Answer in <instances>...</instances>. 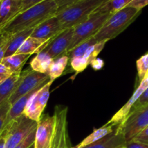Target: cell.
Returning <instances> with one entry per match:
<instances>
[{
	"instance_id": "cell-26",
	"label": "cell",
	"mask_w": 148,
	"mask_h": 148,
	"mask_svg": "<svg viewBox=\"0 0 148 148\" xmlns=\"http://www.w3.org/2000/svg\"><path fill=\"white\" fill-rule=\"evenodd\" d=\"M107 42V40L99 41L97 42L96 44L90 46V47L87 49V51H86V53H84V55L83 56L86 59L89 64H90L93 60L97 59V56H98L99 53H100V51L102 50L103 48L104 47V45L106 44Z\"/></svg>"
},
{
	"instance_id": "cell-8",
	"label": "cell",
	"mask_w": 148,
	"mask_h": 148,
	"mask_svg": "<svg viewBox=\"0 0 148 148\" xmlns=\"http://www.w3.org/2000/svg\"><path fill=\"white\" fill-rule=\"evenodd\" d=\"M148 126V103L131 111L123 123L118 125L124 135L126 143L133 140Z\"/></svg>"
},
{
	"instance_id": "cell-21",
	"label": "cell",
	"mask_w": 148,
	"mask_h": 148,
	"mask_svg": "<svg viewBox=\"0 0 148 148\" xmlns=\"http://www.w3.org/2000/svg\"><path fill=\"white\" fill-rule=\"evenodd\" d=\"M133 0H106L93 13L113 14L125 8Z\"/></svg>"
},
{
	"instance_id": "cell-2",
	"label": "cell",
	"mask_w": 148,
	"mask_h": 148,
	"mask_svg": "<svg viewBox=\"0 0 148 148\" xmlns=\"http://www.w3.org/2000/svg\"><path fill=\"white\" fill-rule=\"evenodd\" d=\"M106 0H78L58 10L55 16L62 30L73 28L86 20Z\"/></svg>"
},
{
	"instance_id": "cell-31",
	"label": "cell",
	"mask_w": 148,
	"mask_h": 148,
	"mask_svg": "<svg viewBox=\"0 0 148 148\" xmlns=\"http://www.w3.org/2000/svg\"><path fill=\"white\" fill-rule=\"evenodd\" d=\"M36 130L32 131L30 134H28L27 137L20 143H19L16 147L14 148H30L34 144L35 142V136H36Z\"/></svg>"
},
{
	"instance_id": "cell-34",
	"label": "cell",
	"mask_w": 148,
	"mask_h": 148,
	"mask_svg": "<svg viewBox=\"0 0 148 148\" xmlns=\"http://www.w3.org/2000/svg\"><path fill=\"white\" fill-rule=\"evenodd\" d=\"M131 140L148 145V126L143 129L139 134H136Z\"/></svg>"
},
{
	"instance_id": "cell-30",
	"label": "cell",
	"mask_w": 148,
	"mask_h": 148,
	"mask_svg": "<svg viewBox=\"0 0 148 148\" xmlns=\"http://www.w3.org/2000/svg\"><path fill=\"white\" fill-rule=\"evenodd\" d=\"M71 65L74 71L76 72H81L84 71L89 64L84 56H78L71 59Z\"/></svg>"
},
{
	"instance_id": "cell-44",
	"label": "cell",
	"mask_w": 148,
	"mask_h": 148,
	"mask_svg": "<svg viewBox=\"0 0 148 148\" xmlns=\"http://www.w3.org/2000/svg\"><path fill=\"white\" fill-rule=\"evenodd\" d=\"M0 31H1V30H0Z\"/></svg>"
},
{
	"instance_id": "cell-5",
	"label": "cell",
	"mask_w": 148,
	"mask_h": 148,
	"mask_svg": "<svg viewBox=\"0 0 148 148\" xmlns=\"http://www.w3.org/2000/svg\"><path fill=\"white\" fill-rule=\"evenodd\" d=\"M38 122L23 114L10 123L3 130L7 134L6 148H14L36 130Z\"/></svg>"
},
{
	"instance_id": "cell-28",
	"label": "cell",
	"mask_w": 148,
	"mask_h": 148,
	"mask_svg": "<svg viewBox=\"0 0 148 148\" xmlns=\"http://www.w3.org/2000/svg\"><path fill=\"white\" fill-rule=\"evenodd\" d=\"M12 33L7 32H1L0 33V64L2 62L5 56L6 51L9 46Z\"/></svg>"
},
{
	"instance_id": "cell-35",
	"label": "cell",
	"mask_w": 148,
	"mask_h": 148,
	"mask_svg": "<svg viewBox=\"0 0 148 148\" xmlns=\"http://www.w3.org/2000/svg\"><path fill=\"white\" fill-rule=\"evenodd\" d=\"M44 1H45V0H22L21 12Z\"/></svg>"
},
{
	"instance_id": "cell-23",
	"label": "cell",
	"mask_w": 148,
	"mask_h": 148,
	"mask_svg": "<svg viewBox=\"0 0 148 148\" xmlns=\"http://www.w3.org/2000/svg\"><path fill=\"white\" fill-rule=\"evenodd\" d=\"M20 73H13L7 80L0 85V105L9 99L18 84Z\"/></svg>"
},
{
	"instance_id": "cell-33",
	"label": "cell",
	"mask_w": 148,
	"mask_h": 148,
	"mask_svg": "<svg viewBox=\"0 0 148 148\" xmlns=\"http://www.w3.org/2000/svg\"><path fill=\"white\" fill-rule=\"evenodd\" d=\"M12 74L13 72L8 67L3 64H0V85L7 80L12 75Z\"/></svg>"
},
{
	"instance_id": "cell-14",
	"label": "cell",
	"mask_w": 148,
	"mask_h": 148,
	"mask_svg": "<svg viewBox=\"0 0 148 148\" xmlns=\"http://www.w3.org/2000/svg\"><path fill=\"white\" fill-rule=\"evenodd\" d=\"M126 141L121 130L118 126L112 132L101 140L84 148H124Z\"/></svg>"
},
{
	"instance_id": "cell-9",
	"label": "cell",
	"mask_w": 148,
	"mask_h": 148,
	"mask_svg": "<svg viewBox=\"0 0 148 148\" xmlns=\"http://www.w3.org/2000/svg\"><path fill=\"white\" fill-rule=\"evenodd\" d=\"M52 82L53 81L49 80L30 97L23 112L26 116L37 122L39 121L47 104Z\"/></svg>"
},
{
	"instance_id": "cell-32",
	"label": "cell",
	"mask_w": 148,
	"mask_h": 148,
	"mask_svg": "<svg viewBox=\"0 0 148 148\" xmlns=\"http://www.w3.org/2000/svg\"><path fill=\"white\" fill-rule=\"evenodd\" d=\"M147 103H148V88L145 90V92L139 96V98H138L137 101L135 102V103L133 104V106H132L131 111H133V110L135 109H137V108L146 105ZM129 114H130V113H129Z\"/></svg>"
},
{
	"instance_id": "cell-10",
	"label": "cell",
	"mask_w": 148,
	"mask_h": 148,
	"mask_svg": "<svg viewBox=\"0 0 148 148\" xmlns=\"http://www.w3.org/2000/svg\"><path fill=\"white\" fill-rule=\"evenodd\" d=\"M54 116L42 114L38 121L35 136L34 148H50L53 136Z\"/></svg>"
},
{
	"instance_id": "cell-38",
	"label": "cell",
	"mask_w": 148,
	"mask_h": 148,
	"mask_svg": "<svg viewBox=\"0 0 148 148\" xmlns=\"http://www.w3.org/2000/svg\"><path fill=\"white\" fill-rule=\"evenodd\" d=\"M58 7V10H60L65 7H68L70 4L78 1V0H54Z\"/></svg>"
},
{
	"instance_id": "cell-16",
	"label": "cell",
	"mask_w": 148,
	"mask_h": 148,
	"mask_svg": "<svg viewBox=\"0 0 148 148\" xmlns=\"http://www.w3.org/2000/svg\"><path fill=\"white\" fill-rule=\"evenodd\" d=\"M48 81V82H49ZM46 82H44L42 85H39V87L34 89L33 90L30 91V92L27 93L26 95H23L21 98H19L16 102H15L12 105L11 108H10V111H9L8 116H7V120H6L5 125H4V127H7L9 124H10L11 121H12L13 120H15V119L18 118L19 116H22L23 114V112H24L25 108H26V105H27V103L28 102L29 99L30 98V97L35 93L37 90H39L42 86L45 85Z\"/></svg>"
},
{
	"instance_id": "cell-24",
	"label": "cell",
	"mask_w": 148,
	"mask_h": 148,
	"mask_svg": "<svg viewBox=\"0 0 148 148\" xmlns=\"http://www.w3.org/2000/svg\"><path fill=\"white\" fill-rule=\"evenodd\" d=\"M68 61H69V58L66 55H62L54 59L47 74L50 80L54 81L62 75L64 70L66 68Z\"/></svg>"
},
{
	"instance_id": "cell-3",
	"label": "cell",
	"mask_w": 148,
	"mask_h": 148,
	"mask_svg": "<svg viewBox=\"0 0 148 148\" xmlns=\"http://www.w3.org/2000/svg\"><path fill=\"white\" fill-rule=\"evenodd\" d=\"M141 10L127 6L120 11L111 14L102 27L94 36L97 41H103L114 38L136 18Z\"/></svg>"
},
{
	"instance_id": "cell-15",
	"label": "cell",
	"mask_w": 148,
	"mask_h": 148,
	"mask_svg": "<svg viewBox=\"0 0 148 148\" xmlns=\"http://www.w3.org/2000/svg\"><path fill=\"white\" fill-rule=\"evenodd\" d=\"M21 10L22 0H0V30Z\"/></svg>"
},
{
	"instance_id": "cell-12",
	"label": "cell",
	"mask_w": 148,
	"mask_h": 148,
	"mask_svg": "<svg viewBox=\"0 0 148 148\" xmlns=\"http://www.w3.org/2000/svg\"><path fill=\"white\" fill-rule=\"evenodd\" d=\"M148 88V72H147L146 75L145 76L144 79L139 83V87L136 89V90L134 91L133 94L132 95V96L131 97L130 99L128 101V102L113 116L111 118V119L107 123V124H110V125L113 126V127H116V126L119 125L121 123H123L124 121V120L126 119V117L128 116V115L129 114V113L131 112V110L132 106H133V104L135 103L136 101H137L138 98H139L141 95L145 91V90Z\"/></svg>"
},
{
	"instance_id": "cell-25",
	"label": "cell",
	"mask_w": 148,
	"mask_h": 148,
	"mask_svg": "<svg viewBox=\"0 0 148 148\" xmlns=\"http://www.w3.org/2000/svg\"><path fill=\"white\" fill-rule=\"evenodd\" d=\"M97 42L98 41H97L94 37H91L90 38H89L88 40H85V41L82 42V43H81L80 44H78V46H76L75 48H73L72 50H71L70 51H68V53H66L64 55L68 56V58H69V60H71V59H73V58L74 57L83 56L84 55V53H86V51H87V49H88L90 46L96 44Z\"/></svg>"
},
{
	"instance_id": "cell-7",
	"label": "cell",
	"mask_w": 148,
	"mask_h": 148,
	"mask_svg": "<svg viewBox=\"0 0 148 148\" xmlns=\"http://www.w3.org/2000/svg\"><path fill=\"white\" fill-rule=\"evenodd\" d=\"M49 80H50V79L49 75L46 74L40 73L31 69L22 71L18 84L11 96L9 98V101L12 105L22 96L26 95L30 91L36 89L39 85Z\"/></svg>"
},
{
	"instance_id": "cell-40",
	"label": "cell",
	"mask_w": 148,
	"mask_h": 148,
	"mask_svg": "<svg viewBox=\"0 0 148 148\" xmlns=\"http://www.w3.org/2000/svg\"><path fill=\"white\" fill-rule=\"evenodd\" d=\"M7 143V134L5 130H3L0 134V148H6Z\"/></svg>"
},
{
	"instance_id": "cell-43",
	"label": "cell",
	"mask_w": 148,
	"mask_h": 148,
	"mask_svg": "<svg viewBox=\"0 0 148 148\" xmlns=\"http://www.w3.org/2000/svg\"><path fill=\"white\" fill-rule=\"evenodd\" d=\"M1 31H0V33H1Z\"/></svg>"
},
{
	"instance_id": "cell-37",
	"label": "cell",
	"mask_w": 148,
	"mask_h": 148,
	"mask_svg": "<svg viewBox=\"0 0 148 148\" xmlns=\"http://www.w3.org/2000/svg\"><path fill=\"white\" fill-rule=\"evenodd\" d=\"M124 148H148V145L143 144L134 140H131L126 143Z\"/></svg>"
},
{
	"instance_id": "cell-36",
	"label": "cell",
	"mask_w": 148,
	"mask_h": 148,
	"mask_svg": "<svg viewBox=\"0 0 148 148\" xmlns=\"http://www.w3.org/2000/svg\"><path fill=\"white\" fill-rule=\"evenodd\" d=\"M147 5H148V0H133L128 6L142 10V9Z\"/></svg>"
},
{
	"instance_id": "cell-41",
	"label": "cell",
	"mask_w": 148,
	"mask_h": 148,
	"mask_svg": "<svg viewBox=\"0 0 148 148\" xmlns=\"http://www.w3.org/2000/svg\"><path fill=\"white\" fill-rule=\"evenodd\" d=\"M30 148H34V144H33V145H32V146H31V147H30Z\"/></svg>"
},
{
	"instance_id": "cell-18",
	"label": "cell",
	"mask_w": 148,
	"mask_h": 148,
	"mask_svg": "<svg viewBox=\"0 0 148 148\" xmlns=\"http://www.w3.org/2000/svg\"><path fill=\"white\" fill-rule=\"evenodd\" d=\"M35 27H31V28L26 29L22 31L17 32L16 33H12L11 39H10L9 46L7 48V50L6 51L4 57L10 56L11 55L15 54L17 51L20 46H22L25 40L31 36L32 33L34 30Z\"/></svg>"
},
{
	"instance_id": "cell-6",
	"label": "cell",
	"mask_w": 148,
	"mask_h": 148,
	"mask_svg": "<svg viewBox=\"0 0 148 148\" xmlns=\"http://www.w3.org/2000/svg\"><path fill=\"white\" fill-rule=\"evenodd\" d=\"M68 107L63 105L55 106L54 112L53 136L50 148H71L68 130Z\"/></svg>"
},
{
	"instance_id": "cell-22",
	"label": "cell",
	"mask_w": 148,
	"mask_h": 148,
	"mask_svg": "<svg viewBox=\"0 0 148 148\" xmlns=\"http://www.w3.org/2000/svg\"><path fill=\"white\" fill-rule=\"evenodd\" d=\"M113 130H114L113 126L110 125V124L106 123L104 126L101 127L100 128L94 130V132L91 134H89L88 137H86L78 145L75 146V148H84L89 145L93 144V143H96L98 140H101L102 138H103L107 134H110V132L113 131Z\"/></svg>"
},
{
	"instance_id": "cell-20",
	"label": "cell",
	"mask_w": 148,
	"mask_h": 148,
	"mask_svg": "<svg viewBox=\"0 0 148 148\" xmlns=\"http://www.w3.org/2000/svg\"><path fill=\"white\" fill-rule=\"evenodd\" d=\"M53 61L54 59L49 55L41 51L32 59L30 65L33 71L47 75Z\"/></svg>"
},
{
	"instance_id": "cell-42",
	"label": "cell",
	"mask_w": 148,
	"mask_h": 148,
	"mask_svg": "<svg viewBox=\"0 0 148 148\" xmlns=\"http://www.w3.org/2000/svg\"><path fill=\"white\" fill-rule=\"evenodd\" d=\"M71 148H75V147H71Z\"/></svg>"
},
{
	"instance_id": "cell-1",
	"label": "cell",
	"mask_w": 148,
	"mask_h": 148,
	"mask_svg": "<svg viewBox=\"0 0 148 148\" xmlns=\"http://www.w3.org/2000/svg\"><path fill=\"white\" fill-rule=\"evenodd\" d=\"M57 11L58 7L54 0H45L17 14L1 31L13 34L36 27L44 20L55 16Z\"/></svg>"
},
{
	"instance_id": "cell-11",
	"label": "cell",
	"mask_w": 148,
	"mask_h": 148,
	"mask_svg": "<svg viewBox=\"0 0 148 148\" xmlns=\"http://www.w3.org/2000/svg\"><path fill=\"white\" fill-rule=\"evenodd\" d=\"M73 27L63 30L52 38L42 51L47 53L53 59H57L65 53L72 39Z\"/></svg>"
},
{
	"instance_id": "cell-27",
	"label": "cell",
	"mask_w": 148,
	"mask_h": 148,
	"mask_svg": "<svg viewBox=\"0 0 148 148\" xmlns=\"http://www.w3.org/2000/svg\"><path fill=\"white\" fill-rule=\"evenodd\" d=\"M136 69H137L138 77L139 82L142 80L148 72V53L141 56L136 61Z\"/></svg>"
},
{
	"instance_id": "cell-13",
	"label": "cell",
	"mask_w": 148,
	"mask_h": 148,
	"mask_svg": "<svg viewBox=\"0 0 148 148\" xmlns=\"http://www.w3.org/2000/svg\"><path fill=\"white\" fill-rule=\"evenodd\" d=\"M62 30L59 20L55 15L36 26L30 36L36 38L51 40Z\"/></svg>"
},
{
	"instance_id": "cell-19",
	"label": "cell",
	"mask_w": 148,
	"mask_h": 148,
	"mask_svg": "<svg viewBox=\"0 0 148 148\" xmlns=\"http://www.w3.org/2000/svg\"><path fill=\"white\" fill-rule=\"evenodd\" d=\"M30 56V54L15 53L3 59L1 64L8 67L13 73H20L23 66Z\"/></svg>"
},
{
	"instance_id": "cell-4",
	"label": "cell",
	"mask_w": 148,
	"mask_h": 148,
	"mask_svg": "<svg viewBox=\"0 0 148 148\" xmlns=\"http://www.w3.org/2000/svg\"><path fill=\"white\" fill-rule=\"evenodd\" d=\"M110 15V14L92 13L86 20L74 27L72 39L65 53L82 42L94 37Z\"/></svg>"
},
{
	"instance_id": "cell-39",
	"label": "cell",
	"mask_w": 148,
	"mask_h": 148,
	"mask_svg": "<svg viewBox=\"0 0 148 148\" xmlns=\"http://www.w3.org/2000/svg\"><path fill=\"white\" fill-rule=\"evenodd\" d=\"M90 64H91V67H92L94 70H100V69H101L103 67V66H104V62H103V60H102V59L97 58V59H95L94 60H93Z\"/></svg>"
},
{
	"instance_id": "cell-29",
	"label": "cell",
	"mask_w": 148,
	"mask_h": 148,
	"mask_svg": "<svg viewBox=\"0 0 148 148\" xmlns=\"http://www.w3.org/2000/svg\"><path fill=\"white\" fill-rule=\"evenodd\" d=\"M11 106L12 104L10 103L9 100H7L0 105V134L4 130L6 120Z\"/></svg>"
},
{
	"instance_id": "cell-17",
	"label": "cell",
	"mask_w": 148,
	"mask_h": 148,
	"mask_svg": "<svg viewBox=\"0 0 148 148\" xmlns=\"http://www.w3.org/2000/svg\"><path fill=\"white\" fill-rule=\"evenodd\" d=\"M50 40L36 38L30 36L22 44L16 53H24L32 55L33 53H39L43 51Z\"/></svg>"
}]
</instances>
